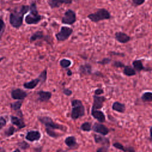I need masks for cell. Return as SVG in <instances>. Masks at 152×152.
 Here are the masks:
<instances>
[{
  "label": "cell",
  "instance_id": "6da1fadb",
  "mask_svg": "<svg viewBox=\"0 0 152 152\" xmlns=\"http://www.w3.org/2000/svg\"><path fill=\"white\" fill-rule=\"evenodd\" d=\"M30 10L28 5H22L12 10L10 15V23L15 28H19L23 24L24 15Z\"/></svg>",
  "mask_w": 152,
  "mask_h": 152
},
{
  "label": "cell",
  "instance_id": "7a4b0ae2",
  "mask_svg": "<svg viewBox=\"0 0 152 152\" xmlns=\"http://www.w3.org/2000/svg\"><path fill=\"white\" fill-rule=\"evenodd\" d=\"M30 12L25 17V21L27 24H37L42 18V16L39 14L36 4L33 2L30 6Z\"/></svg>",
  "mask_w": 152,
  "mask_h": 152
},
{
  "label": "cell",
  "instance_id": "3957f363",
  "mask_svg": "<svg viewBox=\"0 0 152 152\" xmlns=\"http://www.w3.org/2000/svg\"><path fill=\"white\" fill-rule=\"evenodd\" d=\"M72 110L71 116L74 120H75L85 115V108L81 100L74 99L71 101Z\"/></svg>",
  "mask_w": 152,
  "mask_h": 152
},
{
  "label": "cell",
  "instance_id": "277c9868",
  "mask_svg": "<svg viewBox=\"0 0 152 152\" xmlns=\"http://www.w3.org/2000/svg\"><path fill=\"white\" fill-rule=\"evenodd\" d=\"M87 17L92 22L97 23L102 20L110 19V14L107 10L104 8H100L95 12L88 14Z\"/></svg>",
  "mask_w": 152,
  "mask_h": 152
},
{
  "label": "cell",
  "instance_id": "5b68a950",
  "mask_svg": "<svg viewBox=\"0 0 152 152\" xmlns=\"http://www.w3.org/2000/svg\"><path fill=\"white\" fill-rule=\"evenodd\" d=\"M38 119L42 124H43L45 126L46 129H49L52 130L64 129V127L63 125L53 122L52 118L49 116H39L38 117Z\"/></svg>",
  "mask_w": 152,
  "mask_h": 152
},
{
  "label": "cell",
  "instance_id": "8992f818",
  "mask_svg": "<svg viewBox=\"0 0 152 152\" xmlns=\"http://www.w3.org/2000/svg\"><path fill=\"white\" fill-rule=\"evenodd\" d=\"M73 30L67 26H62L60 31L55 34L56 40L58 42H63L67 40L72 34Z\"/></svg>",
  "mask_w": 152,
  "mask_h": 152
},
{
  "label": "cell",
  "instance_id": "52a82bcc",
  "mask_svg": "<svg viewBox=\"0 0 152 152\" xmlns=\"http://www.w3.org/2000/svg\"><path fill=\"white\" fill-rule=\"evenodd\" d=\"M76 21V15L72 10H68L62 18V23L65 24L72 25Z\"/></svg>",
  "mask_w": 152,
  "mask_h": 152
},
{
  "label": "cell",
  "instance_id": "ba28073f",
  "mask_svg": "<svg viewBox=\"0 0 152 152\" xmlns=\"http://www.w3.org/2000/svg\"><path fill=\"white\" fill-rule=\"evenodd\" d=\"M11 95L12 99L16 100H23L27 96V93L20 88L13 89L11 91Z\"/></svg>",
  "mask_w": 152,
  "mask_h": 152
},
{
  "label": "cell",
  "instance_id": "9c48e42d",
  "mask_svg": "<svg viewBox=\"0 0 152 152\" xmlns=\"http://www.w3.org/2000/svg\"><path fill=\"white\" fill-rule=\"evenodd\" d=\"M104 101H105V97L104 96L94 95L93 96V103L92 106V109H101L103 107V103Z\"/></svg>",
  "mask_w": 152,
  "mask_h": 152
},
{
  "label": "cell",
  "instance_id": "30bf717a",
  "mask_svg": "<svg viewBox=\"0 0 152 152\" xmlns=\"http://www.w3.org/2000/svg\"><path fill=\"white\" fill-rule=\"evenodd\" d=\"M72 0H48V4L52 8H56L59 7L62 4H71Z\"/></svg>",
  "mask_w": 152,
  "mask_h": 152
},
{
  "label": "cell",
  "instance_id": "8fae6325",
  "mask_svg": "<svg viewBox=\"0 0 152 152\" xmlns=\"http://www.w3.org/2000/svg\"><path fill=\"white\" fill-rule=\"evenodd\" d=\"M93 129L94 131L99 133L103 135H106L109 132V129L106 126H105L103 124L99 123H95L93 125Z\"/></svg>",
  "mask_w": 152,
  "mask_h": 152
},
{
  "label": "cell",
  "instance_id": "7c38bea8",
  "mask_svg": "<svg viewBox=\"0 0 152 152\" xmlns=\"http://www.w3.org/2000/svg\"><path fill=\"white\" fill-rule=\"evenodd\" d=\"M40 137L41 134L37 131H30L26 135V139L31 142L38 141Z\"/></svg>",
  "mask_w": 152,
  "mask_h": 152
},
{
  "label": "cell",
  "instance_id": "4fadbf2b",
  "mask_svg": "<svg viewBox=\"0 0 152 152\" xmlns=\"http://www.w3.org/2000/svg\"><path fill=\"white\" fill-rule=\"evenodd\" d=\"M115 37L116 40L121 43H127L130 40V37L126 33L122 31L116 32L115 34Z\"/></svg>",
  "mask_w": 152,
  "mask_h": 152
},
{
  "label": "cell",
  "instance_id": "5bb4252c",
  "mask_svg": "<svg viewBox=\"0 0 152 152\" xmlns=\"http://www.w3.org/2000/svg\"><path fill=\"white\" fill-rule=\"evenodd\" d=\"M38 99L40 102H48L52 97V93L40 90L37 92Z\"/></svg>",
  "mask_w": 152,
  "mask_h": 152
},
{
  "label": "cell",
  "instance_id": "9a60e30c",
  "mask_svg": "<svg viewBox=\"0 0 152 152\" xmlns=\"http://www.w3.org/2000/svg\"><path fill=\"white\" fill-rule=\"evenodd\" d=\"M91 113L93 118L97 119L99 122H103L105 121V115L102 111L98 110L97 109H91Z\"/></svg>",
  "mask_w": 152,
  "mask_h": 152
},
{
  "label": "cell",
  "instance_id": "2e32d148",
  "mask_svg": "<svg viewBox=\"0 0 152 152\" xmlns=\"http://www.w3.org/2000/svg\"><path fill=\"white\" fill-rule=\"evenodd\" d=\"M65 143L70 148H76L78 146V144L76 142V139L74 136L66 137L65 140Z\"/></svg>",
  "mask_w": 152,
  "mask_h": 152
},
{
  "label": "cell",
  "instance_id": "e0dca14e",
  "mask_svg": "<svg viewBox=\"0 0 152 152\" xmlns=\"http://www.w3.org/2000/svg\"><path fill=\"white\" fill-rule=\"evenodd\" d=\"M11 122L12 123V125H16L18 128V129H21L26 126V124L23 122V121L21 118H19L17 116H11Z\"/></svg>",
  "mask_w": 152,
  "mask_h": 152
},
{
  "label": "cell",
  "instance_id": "ac0fdd59",
  "mask_svg": "<svg viewBox=\"0 0 152 152\" xmlns=\"http://www.w3.org/2000/svg\"><path fill=\"white\" fill-rule=\"evenodd\" d=\"M39 82H40V80L38 78H35L28 82L24 83L23 84V86L24 88L27 89H33L38 85Z\"/></svg>",
  "mask_w": 152,
  "mask_h": 152
},
{
  "label": "cell",
  "instance_id": "d6986e66",
  "mask_svg": "<svg viewBox=\"0 0 152 152\" xmlns=\"http://www.w3.org/2000/svg\"><path fill=\"white\" fill-rule=\"evenodd\" d=\"M113 146L114 147H115L116 148L121 150L124 152H135V151L133 147H125L119 142H115L113 144Z\"/></svg>",
  "mask_w": 152,
  "mask_h": 152
},
{
  "label": "cell",
  "instance_id": "ffe728a7",
  "mask_svg": "<svg viewBox=\"0 0 152 152\" xmlns=\"http://www.w3.org/2000/svg\"><path fill=\"white\" fill-rule=\"evenodd\" d=\"M112 109L120 113H124L125 111V106L124 104L115 102L112 104Z\"/></svg>",
  "mask_w": 152,
  "mask_h": 152
},
{
  "label": "cell",
  "instance_id": "44dd1931",
  "mask_svg": "<svg viewBox=\"0 0 152 152\" xmlns=\"http://www.w3.org/2000/svg\"><path fill=\"white\" fill-rule=\"evenodd\" d=\"M79 71L83 74H90L91 72V66L88 64L81 65L79 68Z\"/></svg>",
  "mask_w": 152,
  "mask_h": 152
},
{
  "label": "cell",
  "instance_id": "7402d4cb",
  "mask_svg": "<svg viewBox=\"0 0 152 152\" xmlns=\"http://www.w3.org/2000/svg\"><path fill=\"white\" fill-rule=\"evenodd\" d=\"M94 141L97 144L107 145V146L109 144V141L108 140V139H107L102 136L95 134V135H94Z\"/></svg>",
  "mask_w": 152,
  "mask_h": 152
},
{
  "label": "cell",
  "instance_id": "603a6c76",
  "mask_svg": "<svg viewBox=\"0 0 152 152\" xmlns=\"http://www.w3.org/2000/svg\"><path fill=\"white\" fill-rule=\"evenodd\" d=\"M45 37V36L43 34V32L42 31H37L35 33H34L30 37V41L31 42H33L35 40L42 39Z\"/></svg>",
  "mask_w": 152,
  "mask_h": 152
},
{
  "label": "cell",
  "instance_id": "cb8c5ba5",
  "mask_svg": "<svg viewBox=\"0 0 152 152\" xmlns=\"http://www.w3.org/2000/svg\"><path fill=\"white\" fill-rule=\"evenodd\" d=\"M132 65L134 66V69H135L136 71L140 72L141 70L144 69V66L142 65V62L141 60H135L132 62Z\"/></svg>",
  "mask_w": 152,
  "mask_h": 152
},
{
  "label": "cell",
  "instance_id": "d4e9b609",
  "mask_svg": "<svg viewBox=\"0 0 152 152\" xmlns=\"http://www.w3.org/2000/svg\"><path fill=\"white\" fill-rule=\"evenodd\" d=\"M124 74L127 76L135 75L136 72L134 69L130 66H125L124 69Z\"/></svg>",
  "mask_w": 152,
  "mask_h": 152
},
{
  "label": "cell",
  "instance_id": "484cf974",
  "mask_svg": "<svg viewBox=\"0 0 152 152\" xmlns=\"http://www.w3.org/2000/svg\"><path fill=\"white\" fill-rule=\"evenodd\" d=\"M141 100L144 102H152V92H144L141 96Z\"/></svg>",
  "mask_w": 152,
  "mask_h": 152
},
{
  "label": "cell",
  "instance_id": "4316f807",
  "mask_svg": "<svg viewBox=\"0 0 152 152\" xmlns=\"http://www.w3.org/2000/svg\"><path fill=\"white\" fill-rule=\"evenodd\" d=\"M23 104V100H18L11 104V108L13 110H18Z\"/></svg>",
  "mask_w": 152,
  "mask_h": 152
},
{
  "label": "cell",
  "instance_id": "83f0119b",
  "mask_svg": "<svg viewBox=\"0 0 152 152\" xmlns=\"http://www.w3.org/2000/svg\"><path fill=\"white\" fill-rule=\"evenodd\" d=\"M61 66L63 68H67L71 65V61L67 59H62L59 61Z\"/></svg>",
  "mask_w": 152,
  "mask_h": 152
},
{
  "label": "cell",
  "instance_id": "f1b7e54d",
  "mask_svg": "<svg viewBox=\"0 0 152 152\" xmlns=\"http://www.w3.org/2000/svg\"><path fill=\"white\" fill-rule=\"evenodd\" d=\"M38 78L40 80V82L41 83H43L46 81V78H47V70L45 69H44L39 75Z\"/></svg>",
  "mask_w": 152,
  "mask_h": 152
},
{
  "label": "cell",
  "instance_id": "f546056e",
  "mask_svg": "<svg viewBox=\"0 0 152 152\" xmlns=\"http://www.w3.org/2000/svg\"><path fill=\"white\" fill-rule=\"evenodd\" d=\"M15 132V128L13 126H10L5 131L4 134L6 137H9L12 136Z\"/></svg>",
  "mask_w": 152,
  "mask_h": 152
},
{
  "label": "cell",
  "instance_id": "4dcf8cb0",
  "mask_svg": "<svg viewBox=\"0 0 152 152\" xmlns=\"http://www.w3.org/2000/svg\"><path fill=\"white\" fill-rule=\"evenodd\" d=\"M80 128L84 131H87V132H89L90 131V130L91 129V125L90 122H86L84 123H83L81 125Z\"/></svg>",
  "mask_w": 152,
  "mask_h": 152
},
{
  "label": "cell",
  "instance_id": "1f68e13d",
  "mask_svg": "<svg viewBox=\"0 0 152 152\" xmlns=\"http://www.w3.org/2000/svg\"><path fill=\"white\" fill-rule=\"evenodd\" d=\"M46 132L49 135V136H50L52 138H57V137H59V134H57L56 132H54L53 130L46 128Z\"/></svg>",
  "mask_w": 152,
  "mask_h": 152
},
{
  "label": "cell",
  "instance_id": "d6a6232c",
  "mask_svg": "<svg viewBox=\"0 0 152 152\" xmlns=\"http://www.w3.org/2000/svg\"><path fill=\"white\" fill-rule=\"evenodd\" d=\"M18 145L20 147V148H21L22 150H26L27 148H29L30 147V145L29 144H28L27 142L24 141H23L20 142H18Z\"/></svg>",
  "mask_w": 152,
  "mask_h": 152
},
{
  "label": "cell",
  "instance_id": "836d02e7",
  "mask_svg": "<svg viewBox=\"0 0 152 152\" xmlns=\"http://www.w3.org/2000/svg\"><path fill=\"white\" fill-rule=\"evenodd\" d=\"M7 123V121L5 120V119L2 117V116H0V130L5 126Z\"/></svg>",
  "mask_w": 152,
  "mask_h": 152
},
{
  "label": "cell",
  "instance_id": "e575fe53",
  "mask_svg": "<svg viewBox=\"0 0 152 152\" xmlns=\"http://www.w3.org/2000/svg\"><path fill=\"white\" fill-rule=\"evenodd\" d=\"M110 62V59H109L108 58H106L103 59L102 61H98L97 63L100 64H102V65H105V64H109Z\"/></svg>",
  "mask_w": 152,
  "mask_h": 152
},
{
  "label": "cell",
  "instance_id": "d590c367",
  "mask_svg": "<svg viewBox=\"0 0 152 152\" xmlns=\"http://www.w3.org/2000/svg\"><path fill=\"white\" fill-rule=\"evenodd\" d=\"M5 27V24L4 21V20L1 18H0V34L2 32H3V31L4 30Z\"/></svg>",
  "mask_w": 152,
  "mask_h": 152
},
{
  "label": "cell",
  "instance_id": "8d00e7d4",
  "mask_svg": "<svg viewBox=\"0 0 152 152\" xmlns=\"http://www.w3.org/2000/svg\"><path fill=\"white\" fill-rule=\"evenodd\" d=\"M113 65L116 68H122V67H124L125 66L124 64L123 63H122L121 62H120V61H116V62H115Z\"/></svg>",
  "mask_w": 152,
  "mask_h": 152
},
{
  "label": "cell",
  "instance_id": "74e56055",
  "mask_svg": "<svg viewBox=\"0 0 152 152\" xmlns=\"http://www.w3.org/2000/svg\"><path fill=\"white\" fill-rule=\"evenodd\" d=\"M63 93L64 94H65L66 96H71L72 94V91L69 88H64L63 90Z\"/></svg>",
  "mask_w": 152,
  "mask_h": 152
},
{
  "label": "cell",
  "instance_id": "f35d334b",
  "mask_svg": "<svg viewBox=\"0 0 152 152\" xmlns=\"http://www.w3.org/2000/svg\"><path fill=\"white\" fill-rule=\"evenodd\" d=\"M107 150H108L107 147L103 146V147H102L99 148L97 150L96 152H107Z\"/></svg>",
  "mask_w": 152,
  "mask_h": 152
},
{
  "label": "cell",
  "instance_id": "ab89813d",
  "mask_svg": "<svg viewBox=\"0 0 152 152\" xmlns=\"http://www.w3.org/2000/svg\"><path fill=\"white\" fill-rule=\"evenodd\" d=\"M132 1L135 5H140L142 4L145 2V0H132Z\"/></svg>",
  "mask_w": 152,
  "mask_h": 152
},
{
  "label": "cell",
  "instance_id": "60d3db41",
  "mask_svg": "<svg viewBox=\"0 0 152 152\" xmlns=\"http://www.w3.org/2000/svg\"><path fill=\"white\" fill-rule=\"evenodd\" d=\"M102 93H103V89H102V88H97V89H96V90L94 91V94H95V95H98V96H99V95H100V94H102Z\"/></svg>",
  "mask_w": 152,
  "mask_h": 152
},
{
  "label": "cell",
  "instance_id": "b9f144b4",
  "mask_svg": "<svg viewBox=\"0 0 152 152\" xmlns=\"http://www.w3.org/2000/svg\"><path fill=\"white\" fill-rule=\"evenodd\" d=\"M150 139L151 141H152V126H151L150 129Z\"/></svg>",
  "mask_w": 152,
  "mask_h": 152
},
{
  "label": "cell",
  "instance_id": "7bdbcfd3",
  "mask_svg": "<svg viewBox=\"0 0 152 152\" xmlns=\"http://www.w3.org/2000/svg\"><path fill=\"white\" fill-rule=\"evenodd\" d=\"M34 150H35L36 152H41L42 151V147L36 148H34Z\"/></svg>",
  "mask_w": 152,
  "mask_h": 152
},
{
  "label": "cell",
  "instance_id": "ee69618b",
  "mask_svg": "<svg viewBox=\"0 0 152 152\" xmlns=\"http://www.w3.org/2000/svg\"><path fill=\"white\" fill-rule=\"evenodd\" d=\"M72 71H71L70 69H68V70L67 71V75H68V76L72 75Z\"/></svg>",
  "mask_w": 152,
  "mask_h": 152
},
{
  "label": "cell",
  "instance_id": "f6af8a7d",
  "mask_svg": "<svg viewBox=\"0 0 152 152\" xmlns=\"http://www.w3.org/2000/svg\"><path fill=\"white\" fill-rule=\"evenodd\" d=\"M12 152H20V150H19V149H15L14 151H12Z\"/></svg>",
  "mask_w": 152,
  "mask_h": 152
},
{
  "label": "cell",
  "instance_id": "bcb514c9",
  "mask_svg": "<svg viewBox=\"0 0 152 152\" xmlns=\"http://www.w3.org/2000/svg\"><path fill=\"white\" fill-rule=\"evenodd\" d=\"M0 152H5V151L3 148L0 147Z\"/></svg>",
  "mask_w": 152,
  "mask_h": 152
},
{
  "label": "cell",
  "instance_id": "7dc6e473",
  "mask_svg": "<svg viewBox=\"0 0 152 152\" xmlns=\"http://www.w3.org/2000/svg\"><path fill=\"white\" fill-rule=\"evenodd\" d=\"M4 58H3V57H0V62L4 59Z\"/></svg>",
  "mask_w": 152,
  "mask_h": 152
},
{
  "label": "cell",
  "instance_id": "c3c4849f",
  "mask_svg": "<svg viewBox=\"0 0 152 152\" xmlns=\"http://www.w3.org/2000/svg\"><path fill=\"white\" fill-rule=\"evenodd\" d=\"M110 1H113V0H110Z\"/></svg>",
  "mask_w": 152,
  "mask_h": 152
},
{
  "label": "cell",
  "instance_id": "681fc988",
  "mask_svg": "<svg viewBox=\"0 0 152 152\" xmlns=\"http://www.w3.org/2000/svg\"><path fill=\"white\" fill-rule=\"evenodd\" d=\"M76 152H77V151H76Z\"/></svg>",
  "mask_w": 152,
  "mask_h": 152
}]
</instances>
